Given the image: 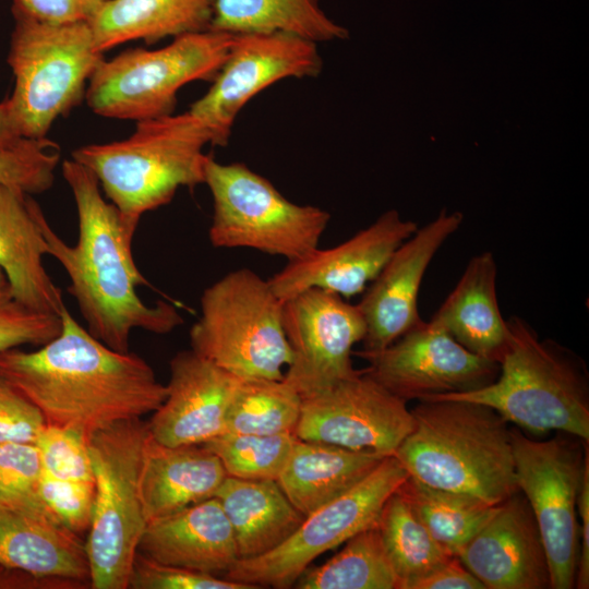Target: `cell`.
<instances>
[{
    "label": "cell",
    "instance_id": "6da1fadb",
    "mask_svg": "<svg viewBox=\"0 0 589 589\" xmlns=\"http://www.w3.org/2000/svg\"><path fill=\"white\" fill-rule=\"evenodd\" d=\"M61 320L59 335L38 349L0 351V373L39 408L47 424L89 440L163 404L166 385L143 358L98 340L67 306Z\"/></svg>",
    "mask_w": 589,
    "mask_h": 589
},
{
    "label": "cell",
    "instance_id": "7a4b0ae2",
    "mask_svg": "<svg viewBox=\"0 0 589 589\" xmlns=\"http://www.w3.org/2000/svg\"><path fill=\"white\" fill-rule=\"evenodd\" d=\"M62 175L76 205L79 239L65 243L41 218L48 255L55 257L70 279L87 330L108 347L128 352L135 328L168 334L183 323L177 308L158 301L148 305L137 288L151 286L135 264L132 240L136 230L100 192L95 175L74 159L62 163Z\"/></svg>",
    "mask_w": 589,
    "mask_h": 589
},
{
    "label": "cell",
    "instance_id": "3957f363",
    "mask_svg": "<svg viewBox=\"0 0 589 589\" xmlns=\"http://www.w3.org/2000/svg\"><path fill=\"white\" fill-rule=\"evenodd\" d=\"M393 456L410 478L497 505L518 492L510 429L492 408L466 400H420Z\"/></svg>",
    "mask_w": 589,
    "mask_h": 589
},
{
    "label": "cell",
    "instance_id": "277c9868",
    "mask_svg": "<svg viewBox=\"0 0 589 589\" xmlns=\"http://www.w3.org/2000/svg\"><path fill=\"white\" fill-rule=\"evenodd\" d=\"M506 321L508 339L493 382L422 400L481 404L530 433L557 431L588 442L589 376L585 361L557 341L541 339L524 318L513 315Z\"/></svg>",
    "mask_w": 589,
    "mask_h": 589
},
{
    "label": "cell",
    "instance_id": "5b68a950",
    "mask_svg": "<svg viewBox=\"0 0 589 589\" xmlns=\"http://www.w3.org/2000/svg\"><path fill=\"white\" fill-rule=\"evenodd\" d=\"M209 127L190 111L136 122L125 140L76 148L72 159L91 170L107 199L136 230L143 214L168 204L181 187L204 183L213 145Z\"/></svg>",
    "mask_w": 589,
    "mask_h": 589
},
{
    "label": "cell",
    "instance_id": "8992f818",
    "mask_svg": "<svg viewBox=\"0 0 589 589\" xmlns=\"http://www.w3.org/2000/svg\"><path fill=\"white\" fill-rule=\"evenodd\" d=\"M14 20L8 63L15 84L3 103L16 134L40 140L59 117L82 100L92 74L105 58L95 47L89 22Z\"/></svg>",
    "mask_w": 589,
    "mask_h": 589
},
{
    "label": "cell",
    "instance_id": "52a82bcc",
    "mask_svg": "<svg viewBox=\"0 0 589 589\" xmlns=\"http://www.w3.org/2000/svg\"><path fill=\"white\" fill-rule=\"evenodd\" d=\"M283 304L268 279L232 271L203 291L191 349L240 378L281 380L291 361Z\"/></svg>",
    "mask_w": 589,
    "mask_h": 589
},
{
    "label": "cell",
    "instance_id": "ba28073f",
    "mask_svg": "<svg viewBox=\"0 0 589 589\" xmlns=\"http://www.w3.org/2000/svg\"><path fill=\"white\" fill-rule=\"evenodd\" d=\"M147 422L131 419L88 440L95 498L84 542L93 589H128L132 564L147 525L140 493Z\"/></svg>",
    "mask_w": 589,
    "mask_h": 589
},
{
    "label": "cell",
    "instance_id": "9c48e42d",
    "mask_svg": "<svg viewBox=\"0 0 589 589\" xmlns=\"http://www.w3.org/2000/svg\"><path fill=\"white\" fill-rule=\"evenodd\" d=\"M235 35L206 29L175 37L159 49H130L104 59L92 74L85 99L98 116L136 122L172 115L179 89L213 81Z\"/></svg>",
    "mask_w": 589,
    "mask_h": 589
},
{
    "label": "cell",
    "instance_id": "30bf717a",
    "mask_svg": "<svg viewBox=\"0 0 589 589\" xmlns=\"http://www.w3.org/2000/svg\"><path fill=\"white\" fill-rule=\"evenodd\" d=\"M204 183L213 197L208 238L215 248H248L291 262L318 248L330 219L317 206L290 202L241 163L209 157Z\"/></svg>",
    "mask_w": 589,
    "mask_h": 589
},
{
    "label": "cell",
    "instance_id": "8fae6325",
    "mask_svg": "<svg viewBox=\"0 0 589 589\" xmlns=\"http://www.w3.org/2000/svg\"><path fill=\"white\" fill-rule=\"evenodd\" d=\"M516 482L539 527L551 589L575 588L579 553L578 496L589 450L585 441L560 433L546 441L510 429Z\"/></svg>",
    "mask_w": 589,
    "mask_h": 589
},
{
    "label": "cell",
    "instance_id": "7c38bea8",
    "mask_svg": "<svg viewBox=\"0 0 589 589\" xmlns=\"http://www.w3.org/2000/svg\"><path fill=\"white\" fill-rule=\"evenodd\" d=\"M407 478L400 462L386 456L350 490L304 516L279 546L257 557L238 560L223 577L257 589L293 587L317 556L375 527L385 502Z\"/></svg>",
    "mask_w": 589,
    "mask_h": 589
},
{
    "label": "cell",
    "instance_id": "4fadbf2b",
    "mask_svg": "<svg viewBox=\"0 0 589 589\" xmlns=\"http://www.w3.org/2000/svg\"><path fill=\"white\" fill-rule=\"evenodd\" d=\"M322 68L314 41L285 32L238 34L213 84L189 111L209 127L213 145L225 146L238 113L255 95L283 79L317 76Z\"/></svg>",
    "mask_w": 589,
    "mask_h": 589
},
{
    "label": "cell",
    "instance_id": "5bb4252c",
    "mask_svg": "<svg viewBox=\"0 0 589 589\" xmlns=\"http://www.w3.org/2000/svg\"><path fill=\"white\" fill-rule=\"evenodd\" d=\"M301 397L299 440L392 456L412 429L407 401L364 370Z\"/></svg>",
    "mask_w": 589,
    "mask_h": 589
},
{
    "label": "cell",
    "instance_id": "9a60e30c",
    "mask_svg": "<svg viewBox=\"0 0 589 589\" xmlns=\"http://www.w3.org/2000/svg\"><path fill=\"white\" fill-rule=\"evenodd\" d=\"M283 325L291 350L284 380L301 396L360 372L352 366V347L366 327L357 304L310 288L284 301Z\"/></svg>",
    "mask_w": 589,
    "mask_h": 589
},
{
    "label": "cell",
    "instance_id": "2e32d148",
    "mask_svg": "<svg viewBox=\"0 0 589 589\" xmlns=\"http://www.w3.org/2000/svg\"><path fill=\"white\" fill-rule=\"evenodd\" d=\"M364 372L397 397L408 401L462 393L493 382L500 364L456 341L432 321H422L381 351L360 354Z\"/></svg>",
    "mask_w": 589,
    "mask_h": 589
},
{
    "label": "cell",
    "instance_id": "e0dca14e",
    "mask_svg": "<svg viewBox=\"0 0 589 589\" xmlns=\"http://www.w3.org/2000/svg\"><path fill=\"white\" fill-rule=\"evenodd\" d=\"M462 219L461 213L443 209L392 254L357 304L366 327L357 356L381 351L423 321L418 310L422 279L434 255L458 230Z\"/></svg>",
    "mask_w": 589,
    "mask_h": 589
},
{
    "label": "cell",
    "instance_id": "ac0fdd59",
    "mask_svg": "<svg viewBox=\"0 0 589 589\" xmlns=\"http://www.w3.org/2000/svg\"><path fill=\"white\" fill-rule=\"evenodd\" d=\"M417 229L414 221L404 220L397 211L389 209L345 242L328 249L316 248L288 262L268 283L283 301L310 288L351 298L366 289Z\"/></svg>",
    "mask_w": 589,
    "mask_h": 589
},
{
    "label": "cell",
    "instance_id": "d6986e66",
    "mask_svg": "<svg viewBox=\"0 0 589 589\" xmlns=\"http://www.w3.org/2000/svg\"><path fill=\"white\" fill-rule=\"evenodd\" d=\"M457 557L484 589L551 588L544 543L519 491L497 505Z\"/></svg>",
    "mask_w": 589,
    "mask_h": 589
},
{
    "label": "cell",
    "instance_id": "ffe728a7",
    "mask_svg": "<svg viewBox=\"0 0 589 589\" xmlns=\"http://www.w3.org/2000/svg\"><path fill=\"white\" fill-rule=\"evenodd\" d=\"M240 380L192 349L178 352L170 361L166 398L147 422L151 436L181 446L223 434Z\"/></svg>",
    "mask_w": 589,
    "mask_h": 589
},
{
    "label": "cell",
    "instance_id": "44dd1931",
    "mask_svg": "<svg viewBox=\"0 0 589 589\" xmlns=\"http://www.w3.org/2000/svg\"><path fill=\"white\" fill-rule=\"evenodd\" d=\"M44 215L32 194L0 183V269L10 291L27 308L61 315L62 291L43 264L48 254Z\"/></svg>",
    "mask_w": 589,
    "mask_h": 589
},
{
    "label": "cell",
    "instance_id": "7402d4cb",
    "mask_svg": "<svg viewBox=\"0 0 589 589\" xmlns=\"http://www.w3.org/2000/svg\"><path fill=\"white\" fill-rule=\"evenodd\" d=\"M139 552L163 564L217 576L239 560L232 528L215 496L147 522Z\"/></svg>",
    "mask_w": 589,
    "mask_h": 589
},
{
    "label": "cell",
    "instance_id": "603a6c76",
    "mask_svg": "<svg viewBox=\"0 0 589 589\" xmlns=\"http://www.w3.org/2000/svg\"><path fill=\"white\" fill-rule=\"evenodd\" d=\"M0 565L38 578L89 582L80 536L40 510L0 502Z\"/></svg>",
    "mask_w": 589,
    "mask_h": 589
},
{
    "label": "cell",
    "instance_id": "cb8c5ba5",
    "mask_svg": "<svg viewBox=\"0 0 589 589\" xmlns=\"http://www.w3.org/2000/svg\"><path fill=\"white\" fill-rule=\"evenodd\" d=\"M226 477L218 457L203 444L168 446L149 434L140 473L146 521L214 497Z\"/></svg>",
    "mask_w": 589,
    "mask_h": 589
},
{
    "label": "cell",
    "instance_id": "d4e9b609",
    "mask_svg": "<svg viewBox=\"0 0 589 589\" xmlns=\"http://www.w3.org/2000/svg\"><path fill=\"white\" fill-rule=\"evenodd\" d=\"M497 265L490 251L472 256L433 323L469 351L498 363L508 339L496 294Z\"/></svg>",
    "mask_w": 589,
    "mask_h": 589
},
{
    "label": "cell",
    "instance_id": "484cf974",
    "mask_svg": "<svg viewBox=\"0 0 589 589\" xmlns=\"http://www.w3.org/2000/svg\"><path fill=\"white\" fill-rule=\"evenodd\" d=\"M215 497L232 528L239 560L257 557L276 549L304 518L276 480L227 476Z\"/></svg>",
    "mask_w": 589,
    "mask_h": 589
},
{
    "label": "cell",
    "instance_id": "4316f807",
    "mask_svg": "<svg viewBox=\"0 0 589 589\" xmlns=\"http://www.w3.org/2000/svg\"><path fill=\"white\" fill-rule=\"evenodd\" d=\"M385 457L298 438L277 483L291 504L306 516L359 483Z\"/></svg>",
    "mask_w": 589,
    "mask_h": 589
},
{
    "label": "cell",
    "instance_id": "83f0119b",
    "mask_svg": "<svg viewBox=\"0 0 589 589\" xmlns=\"http://www.w3.org/2000/svg\"><path fill=\"white\" fill-rule=\"evenodd\" d=\"M216 0H107L89 22L96 49L211 28Z\"/></svg>",
    "mask_w": 589,
    "mask_h": 589
},
{
    "label": "cell",
    "instance_id": "f1b7e54d",
    "mask_svg": "<svg viewBox=\"0 0 589 589\" xmlns=\"http://www.w3.org/2000/svg\"><path fill=\"white\" fill-rule=\"evenodd\" d=\"M211 29L233 35L285 32L316 44L348 36L318 0H216Z\"/></svg>",
    "mask_w": 589,
    "mask_h": 589
},
{
    "label": "cell",
    "instance_id": "f546056e",
    "mask_svg": "<svg viewBox=\"0 0 589 589\" xmlns=\"http://www.w3.org/2000/svg\"><path fill=\"white\" fill-rule=\"evenodd\" d=\"M397 493L432 538L448 554L456 556L498 505L469 494L433 488L409 476Z\"/></svg>",
    "mask_w": 589,
    "mask_h": 589
},
{
    "label": "cell",
    "instance_id": "4dcf8cb0",
    "mask_svg": "<svg viewBox=\"0 0 589 589\" xmlns=\"http://www.w3.org/2000/svg\"><path fill=\"white\" fill-rule=\"evenodd\" d=\"M324 564L306 568L299 589H397V577L375 527L363 530Z\"/></svg>",
    "mask_w": 589,
    "mask_h": 589
},
{
    "label": "cell",
    "instance_id": "1f68e13d",
    "mask_svg": "<svg viewBox=\"0 0 589 589\" xmlns=\"http://www.w3.org/2000/svg\"><path fill=\"white\" fill-rule=\"evenodd\" d=\"M301 404V395L284 377L241 378L231 399L226 432L294 434Z\"/></svg>",
    "mask_w": 589,
    "mask_h": 589
},
{
    "label": "cell",
    "instance_id": "d6a6232c",
    "mask_svg": "<svg viewBox=\"0 0 589 589\" xmlns=\"http://www.w3.org/2000/svg\"><path fill=\"white\" fill-rule=\"evenodd\" d=\"M376 528L396 574L397 589H406L413 579L453 556L432 538L397 490L385 502Z\"/></svg>",
    "mask_w": 589,
    "mask_h": 589
},
{
    "label": "cell",
    "instance_id": "836d02e7",
    "mask_svg": "<svg viewBox=\"0 0 589 589\" xmlns=\"http://www.w3.org/2000/svg\"><path fill=\"white\" fill-rule=\"evenodd\" d=\"M297 440L293 433L256 435L224 432L203 445L218 457L227 476L277 481Z\"/></svg>",
    "mask_w": 589,
    "mask_h": 589
},
{
    "label": "cell",
    "instance_id": "e575fe53",
    "mask_svg": "<svg viewBox=\"0 0 589 589\" xmlns=\"http://www.w3.org/2000/svg\"><path fill=\"white\" fill-rule=\"evenodd\" d=\"M59 161V145L47 137L0 149V183L32 195L43 193L51 188Z\"/></svg>",
    "mask_w": 589,
    "mask_h": 589
},
{
    "label": "cell",
    "instance_id": "d590c367",
    "mask_svg": "<svg viewBox=\"0 0 589 589\" xmlns=\"http://www.w3.org/2000/svg\"><path fill=\"white\" fill-rule=\"evenodd\" d=\"M41 472V459L35 444L0 443L1 503L51 515L38 496Z\"/></svg>",
    "mask_w": 589,
    "mask_h": 589
},
{
    "label": "cell",
    "instance_id": "8d00e7d4",
    "mask_svg": "<svg viewBox=\"0 0 589 589\" xmlns=\"http://www.w3.org/2000/svg\"><path fill=\"white\" fill-rule=\"evenodd\" d=\"M35 445L44 472L63 480L95 482L88 440L82 434L46 424Z\"/></svg>",
    "mask_w": 589,
    "mask_h": 589
},
{
    "label": "cell",
    "instance_id": "74e56055",
    "mask_svg": "<svg viewBox=\"0 0 589 589\" xmlns=\"http://www.w3.org/2000/svg\"><path fill=\"white\" fill-rule=\"evenodd\" d=\"M62 328L61 315L39 312L20 303L8 283L0 288V351L24 345L43 346Z\"/></svg>",
    "mask_w": 589,
    "mask_h": 589
},
{
    "label": "cell",
    "instance_id": "f35d334b",
    "mask_svg": "<svg viewBox=\"0 0 589 589\" xmlns=\"http://www.w3.org/2000/svg\"><path fill=\"white\" fill-rule=\"evenodd\" d=\"M38 496L47 510L68 530L88 531L95 498V482L55 478L41 472Z\"/></svg>",
    "mask_w": 589,
    "mask_h": 589
},
{
    "label": "cell",
    "instance_id": "ab89813d",
    "mask_svg": "<svg viewBox=\"0 0 589 589\" xmlns=\"http://www.w3.org/2000/svg\"><path fill=\"white\" fill-rule=\"evenodd\" d=\"M131 589H257L225 577L159 563L136 552L129 579Z\"/></svg>",
    "mask_w": 589,
    "mask_h": 589
},
{
    "label": "cell",
    "instance_id": "60d3db41",
    "mask_svg": "<svg viewBox=\"0 0 589 589\" xmlns=\"http://www.w3.org/2000/svg\"><path fill=\"white\" fill-rule=\"evenodd\" d=\"M39 408L0 373V443H31L46 426Z\"/></svg>",
    "mask_w": 589,
    "mask_h": 589
},
{
    "label": "cell",
    "instance_id": "b9f144b4",
    "mask_svg": "<svg viewBox=\"0 0 589 589\" xmlns=\"http://www.w3.org/2000/svg\"><path fill=\"white\" fill-rule=\"evenodd\" d=\"M107 0H12L14 19L49 24L91 22Z\"/></svg>",
    "mask_w": 589,
    "mask_h": 589
},
{
    "label": "cell",
    "instance_id": "7bdbcfd3",
    "mask_svg": "<svg viewBox=\"0 0 589 589\" xmlns=\"http://www.w3.org/2000/svg\"><path fill=\"white\" fill-rule=\"evenodd\" d=\"M406 589H484V586L453 555L413 579Z\"/></svg>",
    "mask_w": 589,
    "mask_h": 589
},
{
    "label": "cell",
    "instance_id": "ee69618b",
    "mask_svg": "<svg viewBox=\"0 0 589 589\" xmlns=\"http://www.w3.org/2000/svg\"><path fill=\"white\" fill-rule=\"evenodd\" d=\"M579 524V553L575 588H589V465L586 467L577 504Z\"/></svg>",
    "mask_w": 589,
    "mask_h": 589
},
{
    "label": "cell",
    "instance_id": "f6af8a7d",
    "mask_svg": "<svg viewBox=\"0 0 589 589\" xmlns=\"http://www.w3.org/2000/svg\"><path fill=\"white\" fill-rule=\"evenodd\" d=\"M83 585L71 580L38 578L0 565V589H75L82 588Z\"/></svg>",
    "mask_w": 589,
    "mask_h": 589
},
{
    "label": "cell",
    "instance_id": "bcb514c9",
    "mask_svg": "<svg viewBox=\"0 0 589 589\" xmlns=\"http://www.w3.org/2000/svg\"><path fill=\"white\" fill-rule=\"evenodd\" d=\"M32 140L23 139L13 130L5 110L4 103H0V149H13L27 144Z\"/></svg>",
    "mask_w": 589,
    "mask_h": 589
},
{
    "label": "cell",
    "instance_id": "7dc6e473",
    "mask_svg": "<svg viewBox=\"0 0 589 589\" xmlns=\"http://www.w3.org/2000/svg\"><path fill=\"white\" fill-rule=\"evenodd\" d=\"M7 283L4 274L0 269V288Z\"/></svg>",
    "mask_w": 589,
    "mask_h": 589
}]
</instances>
